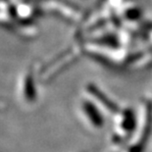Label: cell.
Listing matches in <instances>:
<instances>
[{"mask_svg": "<svg viewBox=\"0 0 152 152\" xmlns=\"http://www.w3.org/2000/svg\"><path fill=\"white\" fill-rule=\"evenodd\" d=\"M88 89H89V91L91 94H93L95 96L96 98H97L99 101H101L103 103V105H105L106 107H107V109L109 110H111V111L113 112H116V111H118V108H117V106H116L114 103H113L111 100H110L107 96H106L104 93H102V91H100V90L97 88L96 86H92V85H90L88 86Z\"/></svg>", "mask_w": 152, "mask_h": 152, "instance_id": "7a4b0ae2", "label": "cell"}, {"mask_svg": "<svg viewBox=\"0 0 152 152\" xmlns=\"http://www.w3.org/2000/svg\"><path fill=\"white\" fill-rule=\"evenodd\" d=\"M83 108H85V111L86 112V114L92 124L95 127H101L103 125V119L101 117V114L98 112V110L95 108V106L89 102H86L85 105H83Z\"/></svg>", "mask_w": 152, "mask_h": 152, "instance_id": "6da1fadb", "label": "cell"}, {"mask_svg": "<svg viewBox=\"0 0 152 152\" xmlns=\"http://www.w3.org/2000/svg\"><path fill=\"white\" fill-rule=\"evenodd\" d=\"M134 125H135V121H134V114H132V112L128 111L125 115V120L123 122V126H124V128L127 131H132L134 128Z\"/></svg>", "mask_w": 152, "mask_h": 152, "instance_id": "3957f363", "label": "cell"}]
</instances>
